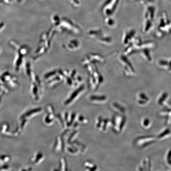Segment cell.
Here are the masks:
<instances>
[{
  "label": "cell",
  "instance_id": "6da1fadb",
  "mask_svg": "<svg viewBox=\"0 0 171 171\" xmlns=\"http://www.w3.org/2000/svg\"><path fill=\"white\" fill-rule=\"evenodd\" d=\"M11 46L14 49L15 56L13 61V68L15 72H18L22 67L23 59L25 56L27 54V49L25 46L19 44L14 41L10 42Z\"/></svg>",
  "mask_w": 171,
  "mask_h": 171
},
{
  "label": "cell",
  "instance_id": "7a4b0ae2",
  "mask_svg": "<svg viewBox=\"0 0 171 171\" xmlns=\"http://www.w3.org/2000/svg\"><path fill=\"white\" fill-rule=\"evenodd\" d=\"M119 60L123 65L125 74L127 76H133L135 73L134 69L128 58L124 55H122L120 57Z\"/></svg>",
  "mask_w": 171,
  "mask_h": 171
},
{
  "label": "cell",
  "instance_id": "3957f363",
  "mask_svg": "<svg viewBox=\"0 0 171 171\" xmlns=\"http://www.w3.org/2000/svg\"><path fill=\"white\" fill-rule=\"evenodd\" d=\"M0 76L3 81L8 83H13L17 82V78L14 76L10 73L9 71L4 70L0 72Z\"/></svg>",
  "mask_w": 171,
  "mask_h": 171
},
{
  "label": "cell",
  "instance_id": "277c9868",
  "mask_svg": "<svg viewBox=\"0 0 171 171\" xmlns=\"http://www.w3.org/2000/svg\"><path fill=\"white\" fill-rule=\"evenodd\" d=\"M135 31L134 30L127 31L123 36L122 42L124 45H127L130 42L132 41L134 38Z\"/></svg>",
  "mask_w": 171,
  "mask_h": 171
},
{
  "label": "cell",
  "instance_id": "5b68a950",
  "mask_svg": "<svg viewBox=\"0 0 171 171\" xmlns=\"http://www.w3.org/2000/svg\"><path fill=\"white\" fill-rule=\"evenodd\" d=\"M158 66L162 69L171 72V60L161 59L158 61Z\"/></svg>",
  "mask_w": 171,
  "mask_h": 171
},
{
  "label": "cell",
  "instance_id": "8992f818",
  "mask_svg": "<svg viewBox=\"0 0 171 171\" xmlns=\"http://www.w3.org/2000/svg\"><path fill=\"white\" fill-rule=\"evenodd\" d=\"M150 50L147 49H143V50L140 52V55L143 57V59L147 61V62H151L152 58L150 55Z\"/></svg>",
  "mask_w": 171,
  "mask_h": 171
},
{
  "label": "cell",
  "instance_id": "52a82bcc",
  "mask_svg": "<svg viewBox=\"0 0 171 171\" xmlns=\"http://www.w3.org/2000/svg\"><path fill=\"white\" fill-rule=\"evenodd\" d=\"M6 27V25L4 22H0V35L3 32Z\"/></svg>",
  "mask_w": 171,
  "mask_h": 171
},
{
  "label": "cell",
  "instance_id": "ba28073f",
  "mask_svg": "<svg viewBox=\"0 0 171 171\" xmlns=\"http://www.w3.org/2000/svg\"><path fill=\"white\" fill-rule=\"evenodd\" d=\"M1 51H2V50H1V46H0V54H1Z\"/></svg>",
  "mask_w": 171,
  "mask_h": 171
},
{
  "label": "cell",
  "instance_id": "9c48e42d",
  "mask_svg": "<svg viewBox=\"0 0 171 171\" xmlns=\"http://www.w3.org/2000/svg\"><path fill=\"white\" fill-rule=\"evenodd\" d=\"M21 0H17V2H21Z\"/></svg>",
  "mask_w": 171,
  "mask_h": 171
}]
</instances>
